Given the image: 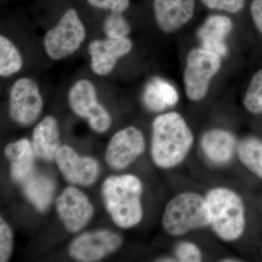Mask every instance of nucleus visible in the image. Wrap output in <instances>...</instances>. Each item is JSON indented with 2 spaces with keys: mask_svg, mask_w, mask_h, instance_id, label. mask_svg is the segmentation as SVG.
I'll use <instances>...</instances> for the list:
<instances>
[{
  "mask_svg": "<svg viewBox=\"0 0 262 262\" xmlns=\"http://www.w3.org/2000/svg\"><path fill=\"white\" fill-rule=\"evenodd\" d=\"M194 144V136L181 114H161L152 123L151 157L158 168L170 170L182 165Z\"/></svg>",
  "mask_w": 262,
  "mask_h": 262,
  "instance_id": "f257e3e1",
  "label": "nucleus"
},
{
  "mask_svg": "<svg viewBox=\"0 0 262 262\" xmlns=\"http://www.w3.org/2000/svg\"><path fill=\"white\" fill-rule=\"evenodd\" d=\"M210 214V227L221 241L237 242L246 228V206L242 196L233 189L223 186L211 188L205 194Z\"/></svg>",
  "mask_w": 262,
  "mask_h": 262,
  "instance_id": "f03ea898",
  "label": "nucleus"
},
{
  "mask_svg": "<svg viewBox=\"0 0 262 262\" xmlns=\"http://www.w3.org/2000/svg\"><path fill=\"white\" fill-rule=\"evenodd\" d=\"M143 191L140 179L131 174L108 177L104 181L103 202L118 227L129 229L140 223L143 218Z\"/></svg>",
  "mask_w": 262,
  "mask_h": 262,
  "instance_id": "7ed1b4c3",
  "label": "nucleus"
},
{
  "mask_svg": "<svg viewBox=\"0 0 262 262\" xmlns=\"http://www.w3.org/2000/svg\"><path fill=\"white\" fill-rule=\"evenodd\" d=\"M211 214L206 196L193 191L179 193L165 206L162 217L164 231L179 237L210 227Z\"/></svg>",
  "mask_w": 262,
  "mask_h": 262,
  "instance_id": "20e7f679",
  "label": "nucleus"
},
{
  "mask_svg": "<svg viewBox=\"0 0 262 262\" xmlns=\"http://www.w3.org/2000/svg\"><path fill=\"white\" fill-rule=\"evenodd\" d=\"M221 56L206 48H198L188 53L184 83L190 101H201L208 94L210 82L221 68Z\"/></svg>",
  "mask_w": 262,
  "mask_h": 262,
  "instance_id": "39448f33",
  "label": "nucleus"
},
{
  "mask_svg": "<svg viewBox=\"0 0 262 262\" xmlns=\"http://www.w3.org/2000/svg\"><path fill=\"white\" fill-rule=\"evenodd\" d=\"M85 39V29L77 11L70 8L58 23L50 29L43 40L48 56L60 60L75 53Z\"/></svg>",
  "mask_w": 262,
  "mask_h": 262,
  "instance_id": "423d86ee",
  "label": "nucleus"
},
{
  "mask_svg": "<svg viewBox=\"0 0 262 262\" xmlns=\"http://www.w3.org/2000/svg\"><path fill=\"white\" fill-rule=\"evenodd\" d=\"M68 98L72 111L86 119L93 130L103 133L110 128L111 117L108 112L98 103L96 89L92 82L87 80H79L71 88Z\"/></svg>",
  "mask_w": 262,
  "mask_h": 262,
  "instance_id": "0eeeda50",
  "label": "nucleus"
},
{
  "mask_svg": "<svg viewBox=\"0 0 262 262\" xmlns=\"http://www.w3.org/2000/svg\"><path fill=\"white\" fill-rule=\"evenodd\" d=\"M43 101L37 84L32 79H19L10 91L9 114L21 125H30L42 113Z\"/></svg>",
  "mask_w": 262,
  "mask_h": 262,
  "instance_id": "6e6552de",
  "label": "nucleus"
},
{
  "mask_svg": "<svg viewBox=\"0 0 262 262\" xmlns=\"http://www.w3.org/2000/svg\"><path fill=\"white\" fill-rule=\"evenodd\" d=\"M146 149L144 134L130 126L118 131L112 138L106 151V160L115 170H122L135 162Z\"/></svg>",
  "mask_w": 262,
  "mask_h": 262,
  "instance_id": "1a4fd4ad",
  "label": "nucleus"
},
{
  "mask_svg": "<svg viewBox=\"0 0 262 262\" xmlns=\"http://www.w3.org/2000/svg\"><path fill=\"white\" fill-rule=\"evenodd\" d=\"M122 243L121 237L110 231L88 232L74 239L69 251L77 261H96L115 252Z\"/></svg>",
  "mask_w": 262,
  "mask_h": 262,
  "instance_id": "9d476101",
  "label": "nucleus"
},
{
  "mask_svg": "<svg viewBox=\"0 0 262 262\" xmlns=\"http://www.w3.org/2000/svg\"><path fill=\"white\" fill-rule=\"evenodd\" d=\"M56 210L67 231L77 232L87 225L94 208L87 196L75 187L66 188L56 201Z\"/></svg>",
  "mask_w": 262,
  "mask_h": 262,
  "instance_id": "9b49d317",
  "label": "nucleus"
},
{
  "mask_svg": "<svg viewBox=\"0 0 262 262\" xmlns=\"http://www.w3.org/2000/svg\"><path fill=\"white\" fill-rule=\"evenodd\" d=\"M55 160L62 175L72 184L89 186L97 179L99 173L97 162L91 158L80 156L70 146H60Z\"/></svg>",
  "mask_w": 262,
  "mask_h": 262,
  "instance_id": "f8f14e48",
  "label": "nucleus"
},
{
  "mask_svg": "<svg viewBox=\"0 0 262 262\" xmlns=\"http://www.w3.org/2000/svg\"><path fill=\"white\" fill-rule=\"evenodd\" d=\"M239 141L231 131L211 128L201 136L200 147L205 158L214 166H227L237 157Z\"/></svg>",
  "mask_w": 262,
  "mask_h": 262,
  "instance_id": "ddd939ff",
  "label": "nucleus"
},
{
  "mask_svg": "<svg viewBox=\"0 0 262 262\" xmlns=\"http://www.w3.org/2000/svg\"><path fill=\"white\" fill-rule=\"evenodd\" d=\"M132 48L133 43L127 37L93 41L89 48L93 72L98 75L111 73L119 58L127 55Z\"/></svg>",
  "mask_w": 262,
  "mask_h": 262,
  "instance_id": "4468645a",
  "label": "nucleus"
},
{
  "mask_svg": "<svg viewBox=\"0 0 262 262\" xmlns=\"http://www.w3.org/2000/svg\"><path fill=\"white\" fill-rule=\"evenodd\" d=\"M155 20L163 32L179 30L192 18L195 0H154Z\"/></svg>",
  "mask_w": 262,
  "mask_h": 262,
  "instance_id": "2eb2a0df",
  "label": "nucleus"
},
{
  "mask_svg": "<svg viewBox=\"0 0 262 262\" xmlns=\"http://www.w3.org/2000/svg\"><path fill=\"white\" fill-rule=\"evenodd\" d=\"M233 24L229 17L213 15L208 17L198 30L202 48L214 52L220 56L227 53L225 39L232 31Z\"/></svg>",
  "mask_w": 262,
  "mask_h": 262,
  "instance_id": "dca6fc26",
  "label": "nucleus"
},
{
  "mask_svg": "<svg viewBox=\"0 0 262 262\" xmlns=\"http://www.w3.org/2000/svg\"><path fill=\"white\" fill-rule=\"evenodd\" d=\"M32 147L39 159L51 161L59 149V130L58 122L52 116L45 117L34 127L32 134Z\"/></svg>",
  "mask_w": 262,
  "mask_h": 262,
  "instance_id": "f3484780",
  "label": "nucleus"
},
{
  "mask_svg": "<svg viewBox=\"0 0 262 262\" xmlns=\"http://www.w3.org/2000/svg\"><path fill=\"white\" fill-rule=\"evenodd\" d=\"M5 155L10 162V175L15 182H24L32 175L35 155L28 139L10 143L5 147Z\"/></svg>",
  "mask_w": 262,
  "mask_h": 262,
  "instance_id": "a211bd4d",
  "label": "nucleus"
},
{
  "mask_svg": "<svg viewBox=\"0 0 262 262\" xmlns=\"http://www.w3.org/2000/svg\"><path fill=\"white\" fill-rule=\"evenodd\" d=\"M179 100L178 92L173 84L160 77L151 79L143 93L144 105L155 113L173 107L178 103Z\"/></svg>",
  "mask_w": 262,
  "mask_h": 262,
  "instance_id": "6ab92c4d",
  "label": "nucleus"
},
{
  "mask_svg": "<svg viewBox=\"0 0 262 262\" xmlns=\"http://www.w3.org/2000/svg\"><path fill=\"white\" fill-rule=\"evenodd\" d=\"M26 196L39 211H44L51 204L55 191L54 182L42 175H31L24 182Z\"/></svg>",
  "mask_w": 262,
  "mask_h": 262,
  "instance_id": "aec40b11",
  "label": "nucleus"
},
{
  "mask_svg": "<svg viewBox=\"0 0 262 262\" xmlns=\"http://www.w3.org/2000/svg\"><path fill=\"white\" fill-rule=\"evenodd\" d=\"M237 157L241 163L258 178L262 179V140L248 136L239 141Z\"/></svg>",
  "mask_w": 262,
  "mask_h": 262,
  "instance_id": "412c9836",
  "label": "nucleus"
},
{
  "mask_svg": "<svg viewBox=\"0 0 262 262\" xmlns=\"http://www.w3.org/2000/svg\"><path fill=\"white\" fill-rule=\"evenodd\" d=\"M23 65L18 48L5 36L0 37V75L8 77L20 70Z\"/></svg>",
  "mask_w": 262,
  "mask_h": 262,
  "instance_id": "4be33fe9",
  "label": "nucleus"
},
{
  "mask_svg": "<svg viewBox=\"0 0 262 262\" xmlns=\"http://www.w3.org/2000/svg\"><path fill=\"white\" fill-rule=\"evenodd\" d=\"M245 108L252 115L262 114V69L253 76L244 99Z\"/></svg>",
  "mask_w": 262,
  "mask_h": 262,
  "instance_id": "5701e85b",
  "label": "nucleus"
},
{
  "mask_svg": "<svg viewBox=\"0 0 262 262\" xmlns=\"http://www.w3.org/2000/svg\"><path fill=\"white\" fill-rule=\"evenodd\" d=\"M103 29L107 37L120 39L127 37L130 34V24L122 13H112L103 23Z\"/></svg>",
  "mask_w": 262,
  "mask_h": 262,
  "instance_id": "b1692460",
  "label": "nucleus"
},
{
  "mask_svg": "<svg viewBox=\"0 0 262 262\" xmlns=\"http://www.w3.org/2000/svg\"><path fill=\"white\" fill-rule=\"evenodd\" d=\"M174 256L177 261L201 262L203 260L201 248L192 241H183L176 245Z\"/></svg>",
  "mask_w": 262,
  "mask_h": 262,
  "instance_id": "393cba45",
  "label": "nucleus"
},
{
  "mask_svg": "<svg viewBox=\"0 0 262 262\" xmlns=\"http://www.w3.org/2000/svg\"><path fill=\"white\" fill-rule=\"evenodd\" d=\"M13 232L9 225L1 217L0 220V261H9L13 251Z\"/></svg>",
  "mask_w": 262,
  "mask_h": 262,
  "instance_id": "a878e982",
  "label": "nucleus"
},
{
  "mask_svg": "<svg viewBox=\"0 0 262 262\" xmlns=\"http://www.w3.org/2000/svg\"><path fill=\"white\" fill-rule=\"evenodd\" d=\"M201 2L209 9L231 13H239L244 9L246 3V0H201Z\"/></svg>",
  "mask_w": 262,
  "mask_h": 262,
  "instance_id": "bb28decb",
  "label": "nucleus"
},
{
  "mask_svg": "<svg viewBox=\"0 0 262 262\" xmlns=\"http://www.w3.org/2000/svg\"><path fill=\"white\" fill-rule=\"evenodd\" d=\"M90 5L99 9L110 10L112 13L125 11L130 6V0H87Z\"/></svg>",
  "mask_w": 262,
  "mask_h": 262,
  "instance_id": "cd10ccee",
  "label": "nucleus"
},
{
  "mask_svg": "<svg viewBox=\"0 0 262 262\" xmlns=\"http://www.w3.org/2000/svg\"><path fill=\"white\" fill-rule=\"evenodd\" d=\"M251 14L255 27L262 34V0H253Z\"/></svg>",
  "mask_w": 262,
  "mask_h": 262,
  "instance_id": "c85d7f7f",
  "label": "nucleus"
},
{
  "mask_svg": "<svg viewBox=\"0 0 262 262\" xmlns=\"http://www.w3.org/2000/svg\"><path fill=\"white\" fill-rule=\"evenodd\" d=\"M221 261H224V262H238V261H241V260L237 259V258L226 257V258H224L223 260H221Z\"/></svg>",
  "mask_w": 262,
  "mask_h": 262,
  "instance_id": "c756f323",
  "label": "nucleus"
}]
</instances>
